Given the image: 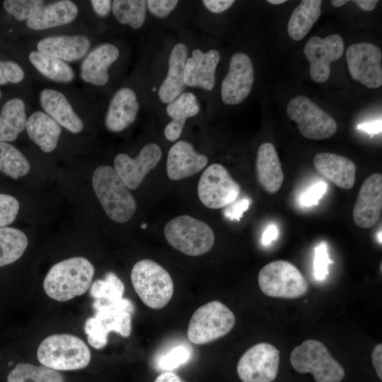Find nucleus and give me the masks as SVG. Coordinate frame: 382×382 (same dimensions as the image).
Listing matches in <instances>:
<instances>
[{
  "label": "nucleus",
  "mask_w": 382,
  "mask_h": 382,
  "mask_svg": "<svg viewBox=\"0 0 382 382\" xmlns=\"http://www.w3.org/2000/svg\"><path fill=\"white\" fill-rule=\"evenodd\" d=\"M235 3L234 0H202L204 8L210 13L220 14L228 10Z\"/></svg>",
  "instance_id": "obj_46"
},
{
  "label": "nucleus",
  "mask_w": 382,
  "mask_h": 382,
  "mask_svg": "<svg viewBox=\"0 0 382 382\" xmlns=\"http://www.w3.org/2000/svg\"><path fill=\"white\" fill-rule=\"evenodd\" d=\"M168 243L190 256H199L209 252L214 243V234L205 222L188 215L172 219L164 228Z\"/></svg>",
  "instance_id": "obj_6"
},
{
  "label": "nucleus",
  "mask_w": 382,
  "mask_h": 382,
  "mask_svg": "<svg viewBox=\"0 0 382 382\" xmlns=\"http://www.w3.org/2000/svg\"><path fill=\"white\" fill-rule=\"evenodd\" d=\"M162 150L156 143L145 144L134 158L126 154H119L114 159V169L124 183L131 190L137 189L145 176L160 161Z\"/></svg>",
  "instance_id": "obj_17"
},
{
  "label": "nucleus",
  "mask_w": 382,
  "mask_h": 382,
  "mask_svg": "<svg viewBox=\"0 0 382 382\" xmlns=\"http://www.w3.org/2000/svg\"><path fill=\"white\" fill-rule=\"evenodd\" d=\"M43 5L42 0H5L3 2L5 11L18 21L30 19Z\"/></svg>",
  "instance_id": "obj_38"
},
{
  "label": "nucleus",
  "mask_w": 382,
  "mask_h": 382,
  "mask_svg": "<svg viewBox=\"0 0 382 382\" xmlns=\"http://www.w3.org/2000/svg\"><path fill=\"white\" fill-rule=\"evenodd\" d=\"M140 107L139 97L134 89L120 88L110 101L105 117L106 128L112 132L123 131L134 122Z\"/></svg>",
  "instance_id": "obj_21"
},
{
  "label": "nucleus",
  "mask_w": 382,
  "mask_h": 382,
  "mask_svg": "<svg viewBox=\"0 0 382 382\" xmlns=\"http://www.w3.org/2000/svg\"><path fill=\"white\" fill-rule=\"evenodd\" d=\"M235 323L233 313L226 305L218 301H210L192 314L187 337L195 345L206 344L228 333Z\"/></svg>",
  "instance_id": "obj_7"
},
{
  "label": "nucleus",
  "mask_w": 382,
  "mask_h": 382,
  "mask_svg": "<svg viewBox=\"0 0 382 382\" xmlns=\"http://www.w3.org/2000/svg\"><path fill=\"white\" fill-rule=\"evenodd\" d=\"M178 0H146L147 11L158 20L167 19L178 7Z\"/></svg>",
  "instance_id": "obj_41"
},
{
  "label": "nucleus",
  "mask_w": 382,
  "mask_h": 382,
  "mask_svg": "<svg viewBox=\"0 0 382 382\" xmlns=\"http://www.w3.org/2000/svg\"><path fill=\"white\" fill-rule=\"evenodd\" d=\"M28 238L19 229L0 228V267L18 260L28 246Z\"/></svg>",
  "instance_id": "obj_32"
},
{
  "label": "nucleus",
  "mask_w": 382,
  "mask_h": 382,
  "mask_svg": "<svg viewBox=\"0 0 382 382\" xmlns=\"http://www.w3.org/2000/svg\"><path fill=\"white\" fill-rule=\"evenodd\" d=\"M221 60L219 51L209 46L190 47L185 64L184 83L186 88L213 91L216 83V69Z\"/></svg>",
  "instance_id": "obj_13"
},
{
  "label": "nucleus",
  "mask_w": 382,
  "mask_h": 382,
  "mask_svg": "<svg viewBox=\"0 0 382 382\" xmlns=\"http://www.w3.org/2000/svg\"><path fill=\"white\" fill-rule=\"evenodd\" d=\"M280 352L261 342L250 347L240 358L237 373L243 382H272L277 375Z\"/></svg>",
  "instance_id": "obj_12"
},
{
  "label": "nucleus",
  "mask_w": 382,
  "mask_h": 382,
  "mask_svg": "<svg viewBox=\"0 0 382 382\" xmlns=\"http://www.w3.org/2000/svg\"><path fill=\"white\" fill-rule=\"evenodd\" d=\"M357 129L371 134H377L381 132V120L366 122L357 125Z\"/></svg>",
  "instance_id": "obj_49"
},
{
  "label": "nucleus",
  "mask_w": 382,
  "mask_h": 382,
  "mask_svg": "<svg viewBox=\"0 0 382 382\" xmlns=\"http://www.w3.org/2000/svg\"><path fill=\"white\" fill-rule=\"evenodd\" d=\"M19 202L13 196L0 194V228L6 227L16 219Z\"/></svg>",
  "instance_id": "obj_40"
},
{
  "label": "nucleus",
  "mask_w": 382,
  "mask_h": 382,
  "mask_svg": "<svg viewBox=\"0 0 382 382\" xmlns=\"http://www.w3.org/2000/svg\"><path fill=\"white\" fill-rule=\"evenodd\" d=\"M286 113L291 120L297 123L301 134L310 139H328L337 129L335 120L328 113L303 96L290 100Z\"/></svg>",
  "instance_id": "obj_9"
},
{
  "label": "nucleus",
  "mask_w": 382,
  "mask_h": 382,
  "mask_svg": "<svg viewBox=\"0 0 382 382\" xmlns=\"http://www.w3.org/2000/svg\"><path fill=\"white\" fill-rule=\"evenodd\" d=\"M112 11L120 23L138 30L144 25L146 20V1L114 0L112 1Z\"/></svg>",
  "instance_id": "obj_34"
},
{
  "label": "nucleus",
  "mask_w": 382,
  "mask_h": 382,
  "mask_svg": "<svg viewBox=\"0 0 382 382\" xmlns=\"http://www.w3.org/2000/svg\"><path fill=\"white\" fill-rule=\"evenodd\" d=\"M94 192L105 212L117 223L129 221L136 211V202L115 169L102 166L93 174Z\"/></svg>",
  "instance_id": "obj_2"
},
{
  "label": "nucleus",
  "mask_w": 382,
  "mask_h": 382,
  "mask_svg": "<svg viewBox=\"0 0 382 382\" xmlns=\"http://www.w3.org/2000/svg\"><path fill=\"white\" fill-rule=\"evenodd\" d=\"M190 47L185 41L178 40L169 49L166 72L155 89L158 100L163 105H168L186 91L184 69Z\"/></svg>",
  "instance_id": "obj_18"
},
{
  "label": "nucleus",
  "mask_w": 382,
  "mask_h": 382,
  "mask_svg": "<svg viewBox=\"0 0 382 382\" xmlns=\"http://www.w3.org/2000/svg\"><path fill=\"white\" fill-rule=\"evenodd\" d=\"M346 58L351 77L366 87L377 88L382 85V54L380 49L369 42L349 45Z\"/></svg>",
  "instance_id": "obj_15"
},
{
  "label": "nucleus",
  "mask_w": 382,
  "mask_h": 382,
  "mask_svg": "<svg viewBox=\"0 0 382 382\" xmlns=\"http://www.w3.org/2000/svg\"><path fill=\"white\" fill-rule=\"evenodd\" d=\"M25 129L30 139L46 153L56 148L62 132L59 125L41 111L35 112L29 117Z\"/></svg>",
  "instance_id": "obj_28"
},
{
  "label": "nucleus",
  "mask_w": 382,
  "mask_h": 382,
  "mask_svg": "<svg viewBox=\"0 0 382 382\" xmlns=\"http://www.w3.org/2000/svg\"><path fill=\"white\" fill-rule=\"evenodd\" d=\"M371 360L378 378L382 379V345H376L371 354Z\"/></svg>",
  "instance_id": "obj_48"
},
{
  "label": "nucleus",
  "mask_w": 382,
  "mask_h": 382,
  "mask_svg": "<svg viewBox=\"0 0 382 382\" xmlns=\"http://www.w3.org/2000/svg\"><path fill=\"white\" fill-rule=\"evenodd\" d=\"M190 355V351L187 347L177 346L160 358L158 366L163 370L171 371L187 362Z\"/></svg>",
  "instance_id": "obj_39"
},
{
  "label": "nucleus",
  "mask_w": 382,
  "mask_h": 382,
  "mask_svg": "<svg viewBox=\"0 0 382 382\" xmlns=\"http://www.w3.org/2000/svg\"><path fill=\"white\" fill-rule=\"evenodd\" d=\"M333 262L329 258L327 244L320 243L315 250L313 262L314 276L318 280H323L328 274V266Z\"/></svg>",
  "instance_id": "obj_42"
},
{
  "label": "nucleus",
  "mask_w": 382,
  "mask_h": 382,
  "mask_svg": "<svg viewBox=\"0 0 382 382\" xmlns=\"http://www.w3.org/2000/svg\"><path fill=\"white\" fill-rule=\"evenodd\" d=\"M278 236V230L275 225H270L263 232L262 236V243L265 245H269L274 241Z\"/></svg>",
  "instance_id": "obj_50"
},
{
  "label": "nucleus",
  "mask_w": 382,
  "mask_h": 382,
  "mask_svg": "<svg viewBox=\"0 0 382 382\" xmlns=\"http://www.w3.org/2000/svg\"><path fill=\"white\" fill-rule=\"evenodd\" d=\"M147 227V225L144 223L141 224V228H146Z\"/></svg>",
  "instance_id": "obj_55"
},
{
  "label": "nucleus",
  "mask_w": 382,
  "mask_h": 382,
  "mask_svg": "<svg viewBox=\"0 0 382 382\" xmlns=\"http://www.w3.org/2000/svg\"><path fill=\"white\" fill-rule=\"evenodd\" d=\"M316 169L326 179L343 189H351L356 180V165L348 158L332 154L319 153L313 158Z\"/></svg>",
  "instance_id": "obj_24"
},
{
  "label": "nucleus",
  "mask_w": 382,
  "mask_h": 382,
  "mask_svg": "<svg viewBox=\"0 0 382 382\" xmlns=\"http://www.w3.org/2000/svg\"><path fill=\"white\" fill-rule=\"evenodd\" d=\"M78 14L76 5L69 0L59 1L42 7L27 25L33 30H45L67 24Z\"/></svg>",
  "instance_id": "obj_29"
},
{
  "label": "nucleus",
  "mask_w": 382,
  "mask_h": 382,
  "mask_svg": "<svg viewBox=\"0 0 382 382\" xmlns=\"http://www.w3.org/2000/svg\"><path fill=\"white\" fill-rule=\"evenodd\" d=\"M250 200L248 198H243L234 201L228 205L224 211V216L231 220L239 221L243 213L248 210Z\"/></svg>",
  "instance_id": "obj_45"
},
{
  "label": "nucleus",
  "mask_w": 382,
  "mask_h": 382,
  "mask_svg": "<svg viewBox=\"0 0 382 382\" xmlns=\"http://www.w3.org/2000/svg\"><path fill=\"white\" fill-rule=\"evenodd\" d=\"M382 210V175L374 173L361 186L354 209L353 220L363 228L374 226Z\"/></svg>",
  "instance_id": "obj_19"
},
{
  "label": "nucleus",
  "mask_w": 382,
  "mask_h": 382,
  "mask_svg": "<svg viewBox=\"0 0 382 382\" xmlns=\"http://www.w3.org/2000/svg\"><path fill=\"white\" fill-rule=\"evenodd\" d=\"M165 111L170 120L165 127L163 134L168 141L174 142L181 136L187 120L200 112L201 104L195 93L185 91L166 105Z\"/></svg>",
  "instance_id": "obj_23"
},
{
  "label": "nucleus",
  "mask_w": 382,
  "mask_h": 382,
  "mask_svg": "<svg viewBox=\"0 0 382 382\" xmlns=\"http://www.w3.org/2000/svg\"><path fill=\"white\" fill-rule=\"evenodd\" d=\"M347 0H332L330 2L334 7L339 8L347 3Z\"/></svg>",
  "instance_id": "obj_53"
},
{
  "label": "nucleus",
  "mask_w": 382,
  "mask_h": 382,
  "mask_svg": "<svg viewBox=\"0 0 382 382\" xmlns=\"http://www.w3.org/2000/svg\"><path fill=\"white\" fill-rule=\"evenodd\" d=\"M24 78L22 68L13 61H0V85L17 83Z\"/></svg>",
  "instance_id": "obj_43"
},
{
  "label": "nucleus",
  "mask_w": 382,
  "mask_h": 382,
  "mask_svg": "<svg viewBox=\"0 0 382 382\" xmlns=\"http://www.w3.org/2000/svg\"><path fill=\"white\" fill-rule=\"evenodd\" d=\"M120 56L118 47L112 43L100 45L92 50L81 65V78L97 86H103L109 81L108 69Z\"/></svg>",
  "instance_id": "obj_22"
},
{
  "label": "nucleus",
  "mask_w": 382,
  "mask_h": 382,
  "mask_svg": "<svg viewBox=\"0 0 382 382\" xmlns=\"http://www.w3.org/2000/svg\"><path fill=\"white\" fill-rule=\"evenodd\" d=\"M95 315L84 324L88 340L94 345H106L108 334L115 332L127 337L132 332V314L127 311L109 306L99 300L93 303Z\"/></svg>",
  "instance_id": "obj_11"
},
{
  "label": "nucleus",
  "mask_w": 382,
  "mask_h": 382,
  "mask_svg": "<svg viewBox=\"0 0 382 382\" xmlns=\"http://www.w3.org/2000/svg\"><path fill=\"white\" fill-rule=\"evenodd\" d=\"M95 269L85 257H74L54 265L47 272L43 289L51 299L66 301L85 294L92 284Z\"/></svg>",
  "instance_id": "obj_1"
},
{
  "label": "nucleus",
  "mask_w": 382,
  "mask_h": 382,
  "mask_svg": "<svg viewBox=\"0 0 382 382\" xmlns=\"http://www.w3.org/2000/svg\"><path fill=\"white\" fill-rule=\"evenodd\" d=\"M91 4L95 13L100 17L107 16L112 11L110 0H92Z\"/></svg>",
  "instance_id": "obj_47"
},
{
  "label": "nucleus",
  "mask_w": 382,
  "mask_h": 382,
  "mask_svg": "<svg viewBox=\"0 0 382 382\" xmlns=\"http://www.w3.org/2000/svg\"><path fill=\"white\" fill-rule=\"evenodd\" d=\"M30 166L26 158L16 147L0 141V170L12 178L27 175Z\"/></svg>",
  "instance_id": "obj_36"
},
{
  "label": "nucleus",
  "mask_w": 382,
  "mask_h": 382,
  "mask_svg": "<svg viewBox=\"0 0 382 382\" xmlns=\"http://www.w3.org/2000/svg\"><path fill=\"white\" fill-rule=\"evenodd\" d=\"M41 365L56 371H73L86 367L91 352L79 337L70 334H54L45 340L37 350Z\"/></svg>",
  "instance_id": "obj_3"
},
{
  "label": "nucleus",
  "mask_w": 382,
  "mask_h": 382,
  "mask_svg": "<svg viewBox=\"0 0 382 382\" xmlns=\"http://www.w3.org/2000/svg\"><path fill=\"white\" fill-rule=\"evenodd\" d=\"M133 287L148 307L161 309L166 306L173 294V282L168 271L151 260L137 262L131 272Z\"/></svg>",
  "instance_id": "obj_4"
},
{
  "label": "nucleus",
  "mask_w": 382,
  "mask_h": 382,
  "mask_svg": "<svg viewBox=\"0 0 382 382\" xmlns=\"http://www.w3.org/2000/svg\"><path fill=\"white\" fill-rule=\"evenodd\" d=\"M32 64L42 75L57 82H71L74 79L73 69L64 61L33 51L29 54Z\"/></svg>",
  "instance_id": "obj_33"
},
{
  "label": "nucleus",
  "mask_w": 382,
  "mask_h": 382,
  "mask_svg": "<svg viewBox=\"0 0 382 382\" xmlns=\"http://www.w3.org/2000/svg\"><path fill=\"white\" fill-rule=\"evenodd\" d=\"M40 102L47 115L69 131L79 133L83 130L82 120L62 93L54 89H44L40 92Z\"/></svg>",
  "instance_id": "obj_27"
},
{
  "label": "nucleus",
  "mask_w": 382,
  "mask_h": 382,
  "mask_svg": "<svg viewBox=\"0 0 382 382\" xmlns=\"http://www.w3.org/2000/svg\"><path fill=\"white\" fill-rule=\"evenodd\" d=\"M344 49L342 37L336 34L324 38L313 36L307 41L303 52L310 62V74L315 82L323 83L328 80L330 64L342 57Z\"/></svg>",
  "instance_id": "obj_16"
},
{
  "label": "nucleus",
  "mask_w": 382,
  "mask_h": 382,
  "mask_svg": "<svg viewBox=\"0 0 382 382\" xmlns=\"http://www.w3.org/2000/svg\"><path fill=\"white\" fill-rule=\"evenodd\" d=\"M25 103L20 98H11L3 105L0 113V141H12L25 128Z\"/></svg>",
  "instance_id": "obj_31"
},
{
  "label": "nucleus",
  "mask_w": 382,
  "mask_h": 382,
  "mask_svg": "<svg viewBox=\"0 0 382 382\" xmlns=\"http://www.w3.org/2000/svg\"><path fill=\"white\" fill-rule=\"evenodd\" d=\"M90 47V41L84 35H57L40 40L37 51L42 54L69 62L83 57Z\"/></svg>",
  "instance_id": "obj_25"
},
{
  "label": "nucleus",
  "mask_w": 382,
  "mask_h": 382,
  "mask_svg": "<svg viewBox=\"0 0 382 382\" xmlns=\"http://www.w3.org/2000/svg\"><path fill=\"white\" fill-rule=\"evenodd\" d=\"M1 91H0V98H1Z\"/></svg>",
  "instance_id": "obj_56"
},
{
  "label": "nucleus",
  "mask_w": 382,
  "mask_h": 382,
  "mask_svg": "<svg viewBox=\"0 0 382 382\" xmlns=\"http://www.w3.org/2000/svg\"><path fill=\"white\" fill-rule=\"evenodd\" d=\"M208 162L207 156L197 152L192 143L179 140L168 151L167 175L173 180H182L199 172Z\"/></svg>",
  "instance_id": "obj_20"
},
{
  "label": "nucleus",
  "mask_w": 382,
  "mask_h": 382,
  "mask_svg": "<svg viewBox=\"0 0 382 382\" xmlns=\"http://www.w3.org/2000/svg\"><path fill=\"white\" fill-rule=\"evenodd\" d=\"M290 362L297 372L312 374L316 382H340L345 376L342 366L316 340H306L296 346L291 352Z\"/></svg>",
  "instance_id": "obj_5"
},
{
  "label": "nucleus",
  "mask_w": 382,
  "mask_h": 382,
  "mask_svg": "<svg viewBox=\"0 0 382 382\" xmlns=\"http://www.w3.org/2000/svg\"><path fill=\"white\" fill-rule=\"evenodd\" d=\"M154 382H185L177 374L166 371L158 375Z\"/></svg>",
  "instance_id": "obj_51"
},
{
  "label": "nucleus",
  "mask_w": 382,
  "mask_h": 382,
  "mask_svg": "<svg viewBox=\"0 0 382 382\" xmlns=\"http://www.w3.org/2000/svg\"><path fill=\"white\" fill-rule=\"evenodd\" d=\"M124 291L122 281L112 272H107L103 279L94 281L90 286V295L95 300L115 301L123 298Z\"/></svg>",
  "instance_id": "obj_37"
},
{
  "label": "nucleus",
  "mask_w": 382,
  "mask_h": 382,
  "mask_svg": "<svg viewBox=\"0 0 382 382\" xmlns=\"http://www.w3.org/2000/svg\"><path fill=\"white\" fill-rule=\"evenodd\" d=\"M258 284L267 296L295 299L303 296L308 284L298 268L285 260H276L264 266L258 274Z\"/></svg>",
  "instance_id": "obj_8"
},
{
  "label": "nucleus",
  "mask_w": 382,
  "mask_h": 382,
  "mask_svg": "<svg viewBox=\"0 0 382 382\" xmlns=\"http://www.w3.org/2000/svg\"><path fill=\"white\" fill-rule=\"evenodd\" d=\"M255 167L261 187L269 193L277 192L283 183L284 173L277 150L272 144L265 142L259 146Z\"/></svg>",
  "instance_id": "obj_26"
},
{
  "label": "nucleus",
  "mask_w": 382,
  "mask_h": 382,
  "mask_svg": "<svg viewBox=\"0 0 382 382\" xmlns=\"http://www.w3.org/2000/svg\"><path fill=\"white\" fill-rule=\"evenodd\" d=\"M240 191L239 184L219 163H212L204 170L197 186L199 200L213 209L225 207L236 200Z\"/></svg>",
  "instance_id": "obj_10"
},
{
  "label": "nucleus",
  "mask_w": 382,
  "mask_h": 382,
  "mask_svg": "<svg viewBox=\"0 0 382 382\" xmlns=\"http://www.w3.org/2000/svg\"><path fill=\"white\" fill-rule=\"evenodd\" d=\"M327 190V184L320 181L310 187L300 197V203L305 207L316 205Z\"/></svg>",
  "instance_id": "obj_44"
},
{
  "label": "nucleus",
  "mask_w": 382,
  "mask_h": 382,
  "mask_svg": "<svg viewBox=\"0 0 382 382\" xmlns=\"http://www.w3.org/2000/svg\"><path fill=\"white\" fill-rule=\"evenodd\" d=\"M321 0H302L294 9L287 25L291 38L300 41L306 37L321 14Z\"/></svg>",
  "instance_id": "obj_30"
},
{
  "label": "nucleus",
  "mask_w": 382,
  "mask_h": 382,
  "mask_svg": "<svg viewBox=\"0 0 382 382\" xmlns=\"http://www.w3.org/2000/svg\"><path fill=\"white\" fill-rule=\"evenodd\" d=\"M361 10L371 11L376 7L378 0H355L353 1Z\"/></svg>",
  "instance_id": "obj_52"
},
{
  "label": "nucleus",
  "mask_w": 382,
  "mask_h": 382,
  "mask_svg": "<svg viewBox=\"0 0 382 382\" xmlns=\"http://www.w3.org/2000/svg\"><path fill=\"white\" fill-rule=\"evenodd\" d=\"M267 2L273 5H279V4H282L286 2V0H267Z\"/></svg>",
  "instance_id": "obj_54"
},
{
  "label": "nucleus",
  "mask_w": 382,
  "mask_h": 382,
  "mask_svg": "<svg viewBox=\"0 0 382 382\" xmlns=\"http://www.w3.org/2000/svg\"><path fill=\"white\" fill-rule=\"evenodd\" d=\"M254 66L250 57L236 52L229 59L228 71L221 82V101L228 105L243 103L250 95L254 83Z\"/></svg>",
  "instance_id": "obj_14"
},
{
  "label": "nucleus",
  "mask_w": 382,
  "mask_h": 382,
  "mask_svg": "<svg viewBox=\"0 0 382 382\" xmlns=\"http://www.w3.org/2000/svg\"><path fill=\"white\" fill-rule=\"evenodd\" d=\"M7 382H65L59 371L45 366L18 363L9 372Z\"/></svg>",
  "instance_id": "obj_35"
}]
</instances>
